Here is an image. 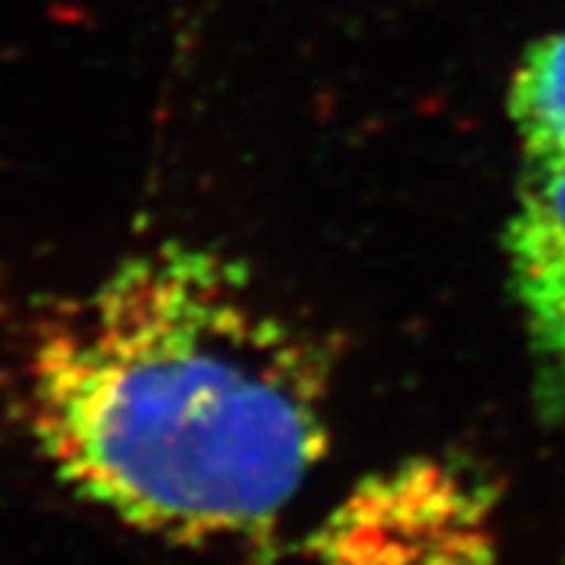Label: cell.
Instances as JSON below:
<instances>
[{
  "label": "cell",
  "instance_id": "obj_1",
  "mask_svg": "<svg viewBox=\"0 0 565 565\" xmlns=\"http://www.w3.org/2000/svg\"><path fill=\"white\" fill-rule=\"evenodd\" d=\"M337 352L245 264L161 243L41 327L25 424L79 500L182 546L264 541L330 449Z\"/></svg>",
  "mask_w": 565,
  "mask_h": 565
},
{
  "label": "cell",
  "instance_id": "obj_2",
  "mask_svg": "<svg viewBox=\"0 0 565 565\" xmlns=\"http://www.w3.org/2000/svg\"><path fill=\"white\" fill-rule=\"evenodd\" d=\"M484 487L449 462H408L362 484L318 534L321 565H449L475 544Z\"/></svg>",
  "mask_w": 565,
  "mask_h": 565
},
{
  "label": "cell",
  "instance_id": "obj_3",
  "mask_svg": "<svg viewBox=\"0 0 565 565\" xmlns=\"http://www.w3.org/2000/svg\"><path fill=\"white\" fill-rule=\"evenodd\" d=\"M503 252L525 327L531 396L546 424H559L565 422V163L519 173Z\"/></svg>",
  "mask_w": 565,
  "mask_h": 565
},
{
  "label": "cell",
  "instance_id": "obj_4",
  "mask_svg": "<svg viewBox=\"0 0 565 565\" xmlns=\"http://www.w3.org/2000/svg\"><path fill=\"white\" fill-rule=\"evenodd\" d=\"M509 120L519 141V173L565 163V32L531 44L515 66Z\"/></svg>",
  "mask_w": 565,
  "mask_h": 565
}]
</instances>
